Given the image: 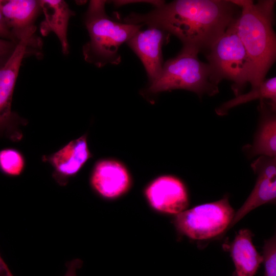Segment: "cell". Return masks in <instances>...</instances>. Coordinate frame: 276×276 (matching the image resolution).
Returning <instances> with one entry per match:
<instances>
[{
  "mask_svg": "<svg viewBox=\"0 0 276 276\" xmlns=\"http://www.w3.org/2000/svg\"><path fill=\"white\" fill-rule=\"evenodd\" d=\"M239 8L228 0H176L146 14L132 13L124 22L160 28L205 53L238 17Z\"/></svg>",
  "mask_w": 276,
  "mask_h": 276,
  "instance_id": "6da1fadb",
  "label": "cell"
},
{
  "mask_svg": "<svg viewBox=\"0 0 276 276\" xmlns=\"http://www.w3.org/2000/svg\"><path fill=\"white\" fill-rule=\"evenodd\" d=\"M241 8L236 20L238 35L250 63L251 88L265 79L276 57V37L273 29L275 1H231Z\"/></svg>",
  "mask_w": 276,
  "mask_h": 276,
  "instance_id": "7a4b0ae2",
  "label": "cell"
},
{
  "mask_svg": "<svg viewBox=\"0 0 276 276\" xmlns=\"http://www.w3.org/2000/svg\"><path fill=\"white\" fill-rule=\"evenodd\" d=\"M106 2L90 1L84 17L89 40L83 47V55L86 61L98 67L119 64L120 47L144 26L113 20L106 13Z\"/></svg>",
  "mask_w": 276,
  "mask_h": 276,
  "instance_id": "3957f363",
  "label": "cell"
},
{
  "mask_svg": "<svg viewBox=\"0 0 276 276\" xmlns=\"http://www.w3.org/2000/svg\"><path fill=\"white\" fill-rule=\"evenodd\" d=\"M196 49L183 46L175 57L166 61L162 70L143 91L144 96L154 95L173 89H185L196 94L214 96L219 93V83L208 63L198 58Z\"/></svg>",
  "mask_w": 276,
  "mask_h": 276,
  "instance_id": "277c9868",
  "label": "cell"
},
{
  "mask_svg": "<svg viewBox=\"0 0 276 276\" xmlns=\"http://www.w3.org/2000/svg\"><path fill=\"white\" fill-rule=\"evenodd\" d=\"M237 19L205 53L217 81H231L236 97L241 94L248 82L250 73L249 60L237 30Z\"/></svg>",
  "mask_w": 276,
  "mask_h": 276,
  "instance_id": "5b68a950",
  "label": "cell"
},
{
  "mask_svg": "<svg viewBox=\"0 0 276 276\" xmlns=\"http://www.w3.org/2000/svg\"><path fill=\"white\" fill-rule=\"evenodd\" d=\"M36 28L28 31L21 37L10 57L0 67V134H5L11 140L18 142L23 134L18 126L28 121L11 110L14 87L22 59L31 45L37 43L34 39Z\"/></svg>",
  "mask_w": 276,
  "mask_h": 276,
  "instance_id": "8992f818",
  "label": "cell"
},
{
  "mask_svg": "<svg viewBox=\"0 0 276 276\" xmlns=\"http://www.w3.org/2000/svg\"><path fill=\"white\" fill-rule=\"evenodd\" d=\"M235 213L227 197L196 206L176 215L175 224L180 232L195 240L216 237L228 227Z\"/></svg>",
  "mask_w": 276,
  "mask_h": 276,
  "instance_id": "52a82bcc",
  "label": "cell"
},
{
  "mask_svg": "<svg viewBox=\"0 0 276 276\" xmlns=\"http://www.w3.org/2000/svg\"><path fill=\"white\" fill-rule=\"evenodd\" d=\"M93 157L87 142V134L71 141L57 151L43 155L41 160L53 168L52 177L61 186L75 176Z\"/></svg>",
  "mask_w": 276,
  "mask_h": 276,
  "instance_id": "ba28073f",
  "label": "cell"
},
{
  "mask_svg": "<svg viewBox=\"0 0 276 276\" xmlns=\"http://www.w3.org/2000/svg\"><path fill=\"white\" fill-rule=\"evenodd\" d=\"M258 174L250 194L235 214L228 227H232L247 214L259 206L273 201L276 197V157L262 155L251 164Z\"/></svg>",
  "mask_w": 276,
  "mask_h": 276,
  "instance_id": "9c48e42d",
  "label": "cell"
},
{
  "mask_svg": "<svg viewBox=\"0 0 276 276\" xmlns=\"http://www.w3.org/2000/svg\"><path fill=\"white\" fill-rule=\"evenodd\" d=\"M169 34L155 27L140 30L126 43L141 60L149 83L159 74L163 65L162 47L168 42Z\"/></svg>",
  "mask_w": 276,
  "mask_h": 276,
  "instance_id": "30bf717a",
  "label": "cell"
},
{
  "mask_svg": "<svg viewBox=\"0 0 276 276\" xmlns=\"http://www.w3.org/2000/svg\"><path fill=\"white\" fill-rule=\"evenodd\" d=\"M145 194L150 205L161 212L177 215L188 206L186 188L179 179L173 176L156 178L147 186Z\"/></svg>",
  "mask_w": 276,
  "mask_h": 276,
  "instance_id": "8fae6325",
  "label": "cell"
},
{
  "mask_svg": "<svg viewBox=\"0 0 276 276\" xmlns=\"http://www.w3.org/2000/svg\"><path fill=\"white\" fill-rule=\"evenodd\" d=\"M90 183L98 195L112 199L122 195L129 190L131 178L127 169L121 163L103 159L94 165Z\"/></svg>",
  "mask_w": 276,
  "mask_h": 276,
  "instance_id": "7c38bea8",
  "label": "cell"
},
{
  "mask_svg": "<svg viewBox=\"0 0 276 276\" xmlns=\"http://www.w3.org/2000/svg\"><path fill=\"white\" fill-rule=\"evenodd\" d=\"M0 7L8 27L18 41L35 27L33 22L41 10L39 1L34 0H0Z\"/></svg>",
  "mask_w": 276,
  "mask_h": 276,
  "instance_id": "4fadbf2b",
  "label": "cell"
},
{
  "mask_svg": "<svg viewBox=\"0 0 276 276\" xmlns=\"http://www.w3.org/2000/svg\"><path fill=\"white\" fill-rule=\"evenodd\" d=\"M258 110L260 114L258 129L252 144L245 146L244 150L251 157L257 155L275 157L276 109L268 101L260 100Z\"/></svg>",
  "mask_w": 276,
  "mask_h": 276,
  "instance_id": "5bb4252c",
  "label": "cell"
},
{
  "mask_svg": "<svg viewBox=\"0 0 276 276\" xmlns=\"http://www.w3.org/2000/svg\"><path fill=\"white\" fill-rule=\"evenodd\" d=\"M44 14V20L41 22L40 30L42 35L54 33L58 38L63 53L68 52L67 32L70 17L75 15L67 3L62 0L39 1Z\"/></svg>",
  "mask_w": 276,
  "mask_h": 276,
  "instance_id": "9a60e30c",
  "label": "cell"
},
{
  "mask_svg": "<svg viewBox=\"0 0 276 276\" xmlns=\"http://www.w3.org/2000/svg\"><path fill=\"white\" fill-rule=\"evenodd\" d=\"M252 234L247 229L240 230L233 241L231 256L235 266V276H254L263 261L252 242Z\"/></svg>",
  "mask_w": 276,
  "mask_h": 276,
  "instance_id": "2e32d148",
  "label": "cell"
},
{
  "mask_svg": "<svg viewBox=\"0 0 276 276\" xmlns=\"http://www.w3.org/2000/svg\"><path fill=\"white\" fill-rule=\"evenodd\" d=\"M256 99L268 101L271 107L276 109L275 77L265 79L258 86L251 88L249 92L240 94L224 102L216 109L215 111L217 115L223 116L226 114L231 108Z\"/></svg>",
  "mask_w": 276,
  "mask_h": 276,
  "instance_id": "e0dca14e",
  "label": "cell"
},
{
  "mask_svg": "<svg viewBox=\"0 0 276 276\" xmlns=\"http://www.w3.org/2000/svg\"><path fill=\"white\" fill-rule=\"evenodd\" d=\"M26 167V159L18 149L6 148L0 150V171L11 177L20 175Z\"/></svg>",
  "mask_w": 276,
  "mask_h": 276,
  "instance_id": "ac0fdd59",
  "label": "cell"
},
{
  "mask_svg": "<svg viewBox=\"0 0 276 276\" xmlns=\"http://www.w3.org/2000/svg\"><path fill=\"white\" fill-rule=\"evenodd\" d=\"M264 276H276V241L273 237L265 242L263 248Z\"/></svg>",
  "mask_w": 276,
  "mask_h": 276,
  "instance_id": "d6986e66",
  "label": "cell"
},
{
  "mask_svg": "<svg viewBox=\"0 0 276 276\" xmlns=\"http://www.w3.org/2000/svg\"><path fill=\"white\" fill-rule=\"evenodd\" d=\"M18 42L0 38V67L4 64L12 55Z\"/></svg>",
  "mask_w": 276,
  "mask_h": 276,
  "instance_id": "ffe728a7",
  "label": "cell"
},
{
  "mask_svg": "<svg viewBox=\"0 0 276 276\" xmlns=\"http://www.w3.org/2000/svg\"><path fill=\"white\" fill-rule=\"evenodd\" d=\"M0 38L10 40L18 42L13 35L5 21L0 7Z\"/></svg>",
  "mask_w": 276,
  "mask_h": 276,
  "instance_id": "44dd1931",
  "label": "cell"
},
{
  "mask_svg": "<svg viewBox=\"0 0 276 276\" xmlns=\"http://www.w3.org/2000/svg\"><path fill=\"white\" fill-rule=\"evenodd\" d=\"M148 3L153 5L155 7H157L163 5L165 2L164 1H132V0H118V1H113L112 3L115 6L120 7L123 5L126 4H132V3Z\"/></svg>",
  "mask_w": 276,
  "mask_h": 276,
  "instance_id": "7402d4cb",
  "label": "cell"
},
{
  "mask_svg": "<svg viewBox=\"0 0 276 276\" xmlns=\"http://www.w3.org/2000/svg\"><path fill=\"white\" fill-rule=\"evenodd\" d=\"M82 264V261L79 259H75L70 262L64 276H77V271L81 267Z\"/></svg>",
  "mask_w": 276,
  "mask_h": 276,
  "instance_id": "603a6c76",
  "label": "cell"
},
{
  "mask_svg": "<svg viewBox=\"0 0 276 276\" xmlns=\"http://www.w3.org/2000/svg\"><path fill=\"white\" fill-rule=\"evenodd\" d=\"M0 276H13L0 256Z\"/></svg>",
  "mask_w": 276,
  "mask_h": 276,
  "instance_id": "cb8c5ba5",
  "label": "cell"
}]
</instances>
